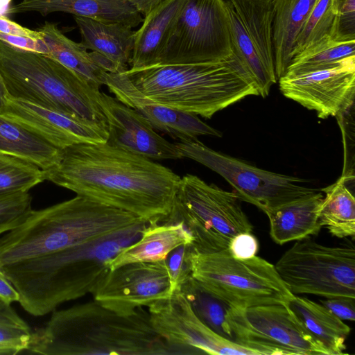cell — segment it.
Here are the masks:
<instances>
[{
	"instance_id": "cell-11",
	"label": "cell",
	"mask_w": 355,
	"mask_h": 355,
	"mask_svg": "<svg viewBox=\"0 0 355 355\" xmlns=\"http://www.w3.org/2000/svg\"><path fill=\"white\" fill-rule=\"evenodd\" d=\"M232 55L224 0H187L167 36L158 64L219 62Z\"/></svg>"
},
{
	"instance_id": "cell-28",
	"label": "cell",
	"mask_w": 355,
	"mask_h": 355,
	"mask_svg": "<svg viewBox=\"0 0 355 355\" xmlns=\"http://www.w3.org/2000/svg\"><path fill=\"white\" fill-rule=\"evenodd\" d=\"M61 150L0 114V153L31 162L43 171L56 165Z\"/></svg>"
},
{
	"instance_id": "cell-9",
	"label": "cell",
	"mask_w": 355,
	"mask_h": 355,
	"mask_svg": "<svg viewBox=\"0 0 355 355\" xmlns=\"http://www.w3.org/2000/svg\"><path fill=\"white\" fill-rule=\"evenodd\" d=\"M275 267L294 295L355 298V250L350 242L331 247L308 236L297 241Z\"/></svg>"
},
{
	"instance_id": "cell-24",
	"label": "cell",
	"mask_w": 355,
	"mask_h": 355,
	"mask_svg": "<svg viewBox=\"0 0 355 355\" xmlns=\"http://www.w3.org/2000/svg\"><path fill=\"white\" fill-rule=\"evenodd\" d=\"M323 196L320 190L268 211L272 239L282 245L317 234L322 227L318 216Z\"/></svg>"
},
{
	"instance_id": "cell-32",
	"label": "cell",
	"mask_w": 355,
	"mask_h": 355,
	"mask_svg": "<svg viewBox=\"0 0 355 355\" xmlns=\"http://www.w3.org/2000/svg\"><path fill=\"white\" fill-rule=\"evenodd\" d=\"M44 180V171L36 165L0 153V195L28 191Z\"/></svg>"
},
{
	"instance_id": "cell-30",
	"label": "cell",
	"mask_w": 355,
	"mask_h": 355,
	"mask_svg": "<svg viewBox=\"0 0 355 355\" xmlns=\"http://www.w3.org/2000/svg\"><path fill=\"white\" fill-rule=\"evenodd\" d=\"M180 291L202 322L218 335L236 343L230 305L205 291L190 276Z\"/></svg>"
},
{
	"instance_id": "cell-25",
	"label": "cell",
	"mask_w": 355,
	"mask_h": 355,
	"mask_svg": "<svg viewBox=\"0 0 355 355\" xmlns=\"http://www.w3.org/2000/svg\"><path fill=\"white\" fill-rule=\"evenodd\" d=\"M319 0H272V37L277 79L293 58L294 44L305 21Z\"/></svg>"
},
{
	"instance_id": "cell-16",
	"label": "cell",
	"mask_w": 355,
	"mask_h": 355,
	"mask_svg": "<svg viewBox=\"0 0 355 355\" xmlns=\"http://www.w3.org/2000/svg\"><path fill=\"white\" fill-rule=\"evenodd\" d=\"M278 80L285 97L316 112L319 118L339 116L354 103L355 55L333 68Z\"/></svg>"
},
{
	"instance_id": "cell-44",
	"label": "cell",
	"mask_w": 355,
	"mask_h": 355,
	"mask_svg": "<svg viewBox=\"0 0 355 355\" xmlns=\"http://www.w3.org/2000/svg\"><path fill=\"white\" fill-rule=\"evenodd\" d=\"M8 96V92L6 90L3 79L0 75V112L3 108Z\"/></svg>"
},
{
	"instance_id": "cell-10",
	"label": "cell",
	"mask_w": 355,
	"mask_h": 355,
	"mask_svg": "<svg viewBox=\"0 0 355 355\" xmlns=\"http://www.w3.org/2000/svg\"><path fill=\"white\" fill-rule=\"evenodd\" d=\"M175 144L182 157L217 173L233 187L241 201L255 205L265 214L320 191L306 185L304 179L257 168L217 152L198 139Z\"/></svg>"
},
{
	"instance_id": "cell-43",
	"label": "cell",
	"mask_w": 355,
	"mask_h": 355,
	"mask_svg": "<svg viewBox=\"0 0 355 355\" xmlns=\"http://www.w3.org/2000/svg\"><path fill=\"white\" fill-rule=\"evenodd\" d=\"M144 17L164 0H126Z\"/></svg>"
},
{
	"instance_id": "cell-37",
	"label": "cell",
	"mask_w": 355,
	"mask_h": 355,
	"mask_svg": "<svg viewBox=\"0 0 355 355\" xmlns=\"http://www.w3.org/2000/svg\"><path fill=\"white\" fill-rule=\"evenodd\" d=\"M188 245H182L167 256L166 259L168 266L172 292L180 291L182 284L190 276V272L186 261V253Z\"/></svg>"
},
{
	"instance_id": "cell-26",
	"label": "cell",
	"mask_w": 355,
	"mask_h": 355,
	"mask_svg": "<svg viewBox=\"0 0 355 355\" xmlns=\"http://www.w3.org/2000/svg\"><path fill=\"white\" fill-rule=\"evenodd\" d=\"M287 305L329 355L344 353L351 329L343 320L322 304L296 295Z\"/></svg>"
},
{
	"instance_id": "cell-8",
	"label": "cell",
	"mask_w": 355,
	"mask_h": 355,
	"mask_svg": "<svg viewBox=\"0 0 355 355\" xmlns=\"http://www.w3.org/2000/svg\"><path fill=\"white\" fill-rule=\"evenodd\" d=\"M240 201L234 191L187 174L181 178L171 212L161 222L182 223L191 236L190 248L196 252L223 250L235 236L253 230Z\"/></svg>"
},
{
	"instance_id": "cell-38",
	"label": "cell",
	"mask_w": 355,
	"mask_h": 355,
	"mask_svg": "<svg viewBox=\"0 0 355 355\" xmlns=\"http://www.w3.org/2000/svg\"><path fill=\"white\" fill-rule=\"evenodd\" d=\"M228 249L234 258L249 259L256 256L259 243L251 232H243L235 236L231 240Z\"/></svg>"
},
{
	"instance_id": "cell-27",
	"label": "cell",
	"mask_w": 355,
	"mask_h": 355,
	"mask_svg": "<svg viewBox=\"0 0 355 355\" xmlns=\"http://www.w3.org/2000/svg\"><path fill=\"white\" fill-rule=\"evenodd\" d=\"M49 51L48 56L72 70L80 78L96 87L105 85L107 73L80 44L65 36L57 24L46 21L37 29Z\"/></svg>"
},
{
	"instance_id": "cell-29",
	"label": "cell",
	"mask_w": 355,
	"mask_h": 355,
	"mask_svg": "<svg viewBox=\"0 0 355 355\" xmlns=\"http://www.w3.org/2000/svg\"><path fill=\"white\" fill-rule=\"evenodd\" d=\"M350 178L344 175L320 189L324 195L319 210V224L338 238H354L355 234V199L346 185Z\"/></svg>"
},
{
	"instance_id": "cell-6",
	"label": "cell",
	"mask_w": 355,
	"mask_h": 355,
	"mask_svg": "<svg viewBox=\"0 0 355 355\" xmlns=\"http://www.w3.org/2000/svg\"><path fill=\"white\" fill-rule=\"evenodd\" d=\"M0 75L8 96L107 125L100 88L42 53L0 40Z\"/></svg>"
},
{
	"instance_id": "cell-35",
	"label": "cell",
	"mask_w": 355,
	"mask_h": 355,
	"mask_svg": "<svg viewBox=\"0 0 355 355\" xmlns=\"http://www.w3.org/2000/svg\"><path fill=\"white\" fill-rule=\"evenodd\" d=\"M28 191L0 195V236L22 223L33 210Z\"/></svg>"
},
{
	"instance_id": "cell-12",
	"label": "cell",
	"mask_w": 355,
	"mask_h": 355,
	"mask_svg": "<svg viewBox=\"0 0 355 355\" xmlns=\"http://www.w3.org/2000/svg\"><path fill=\"white\" fill-rule=\"evenodd\" d=\"M232 50L266 97L277 81L272 37V0H227Z\"/></svg>"
},
{
	"instance_id": "cell-2",
	"label": "cell",
	"mask_w": 355,
	"mask_h": 355,
	"mask_svg": "<svg viewBox=\"0 0 355 355\" xmlns=\"http://www.w3.org/2000/svg\"><path fill=\"white\" fill-rule=\"evenodd\" d=\"M144 220L119 232L35 259L0 266L18 291L19 304L34 316L91 293L110 269L107 263L139 239Z\"/></svg>"
},
{
	"instance_id": "cell-42",
	"label": "cell",
	"mask_w": 355,
	"mask_h": 355,
	"mask_svg": "<svg viewBox=\"0 0 355 355\" xmlns=\"http://www.w3.org/2000/svg\"><path fill=\"white\" fill-rule=\"evenodd\" d=\"M19 294L0 268V300L11 304L19 302Z\"/></svg>"
},
{
	"instance_id": "cell-5",
	"label": "cell",
	"mask_w": 355,
	"mask_h": 355,
	"mask_svg": "<svg viewBox=\"0 0 355 355\" xmlns=\"http://www.w3.org/2000/svg\"><path fill=\"white\" fill-rule=\"evenodd\" d=\"M125 72L151 101L206 119L248 96L259 95L233 53L219 62L156 65Z\"/></svg>"
},
{
	"instance_id": "cell-1",
	"label": "cell",
	"mask_w": 355,
	"mask_h": 355,
	"mask_svg": "<svg viewBox=\"0 0 355 355\" xmlns=\"http://www.w3.org/2000/svg\"><path fill=\"white\" fill-rule=\"evenodd\" d=\"M44 173L78 196L157 222L171 212L181 180L169 168L106 142L61 150Z\"/></svg>"
},
{
	"instance_id": "cell-45",
	"label": "cell",
	"mask_w": 355,
	"mask_h": 355,
	"mask_svg": "<svg viewBox=\"0 0 355 355\" xmlns=\"http://www.w3.org/2000/svg\"><path fill=\"white\" fill-rule=\"evenodd\" d=\"M12 1V0H0V17H6L8 15Z\"/></svg>"
},
{
	"instance_id": "cell-14",
	"label": "cell",
	"mask_w": 355,
	"mask_h": 355,
	"mask_svg": "<svg viewBox=\"0 0 355 355\" xmlns=\"http://www.w3.org/2000/svg\"><path fill=\"white\" fill-rule=\"evenodd\" d=\"M148 308L155 331L177 354L256 355L252 350L225 339L210 329L196 315L181 291Z\"/></svg>"
},
{
	"instance_id": "cell-36",
	"label": "cell",
	"mask_w": 355,
	"mask_h": 355,
	"mask_svg": "<svg viewBox=\"0 0 355 355\" xmlns=\"http://www.w3.org/2000/svg\"><path fill=\"white\" fill-rule=\"evenodd\" d=\"M331 6L335 15L331 40L355 41V0H331Z\"/></svg>"
},
{
	"instance_id": "cell-20",
	"label": "cell",
	"mask_w": 355,
	"mask_h": 355,
	"mask_svg": "<svg viewBox=\"0 0 355 355\" xmlns=\"http://www.w3.org/2000/svg\"><path fill=\"white\" fill-rule=\"evenodd\" d=\"M28 12L43 16L67 12L103 22H120L132 28L144 20L126 0H22L10 6L8 15Z\"/></svg>"
},
{
	"instance_id": "cell-22",
	"label": "cell",
	"mask_w": 355,
	"mask_h": 355,
	"mask_svg": "<svg viewBox=\"0 0 355 355\" xmlns=\"http://www.w3.org/2000/svg\"><path fill=\"white\" fill-rule=\"evenodd\" d=\"M192 239L182 223L150 221L139 239L123 248L107 263L110 270L134 262L166 260L182 245L189 247Z\"/></svg>"
},
{
	"instance_id": "cell-34",
	"label": "cell",
	"mask_w": 355,
	"mask_h": 355,
	"mask_svg": "<svg viewBox=\"0 0 355 355\" xmlns=\"http://www.w3.org/2000/svg\"><path fill=\"white\" fill-rule=\"evenodd\" d=\"M334 19L331 0H319L297 35L293 58L322 38L331 37Z\"/></svg>"
},
{
	"instance_id": "cell-21",
	"label": "cell",
	"mask_w": 355,
	"mask_h": 355,
	"mask_svg": "<svg viewBox=\"0 0 355 355\" xmlns=\"http://www.w3.org/2000/svg\"><path fill=\"white\" fill-rule=\"evenodd\" d=\"M80 44L110 61L116 73L127 71L135 44L136 31L120 22H103L75 16Z\"/></svg>"
},
{
	"instance_id": "cell-18",
	"label": "cell",
	"mask_w": 355,
	"mask_h": 355,
	"mask_svg": "<svg viewBox=\"0 0 355 355\" xmlns=\"http://www.w3.org/2000/svg\"><path fill=\"white\" fill-rule=\"evenodd\" d=\"M99 103L107 125L109 145L152 160L183 158L175 143L159 135L139 112L101 92Z\"/></svg>"
},
{
	"instance_id": "cell-33",
	"label": "cell",
	"mask_w": 355,
	"mask_h": 355,
	"mask_svg": "<svg viewBox=\"0 0 355 355\" xmlns=\"http://www.w3.org/2000/svg\"><path fill=\"white\" fill-rule=\"evenodd\" d=\"M32 338L28 324L10 304L0 300V355H15L28 351Z\"/></svg>"
},
{
	"instance_id": "cell-3",
	"label": "cell",
	"mask_w": 355,
	"mask_h": 355,
	"mask_svg": "<svg viewBox=\"0 0 355 355\" xmlns=\"http://www.w3.org/2000/svg\"><path fill=\"white\" fill-rule=\"evenodd\" d=\"M28 351L44 355H178L140 307L121 315L96 300L55 311Z\"/></svg>"
},
{
	"instance_id": "cell-41",
	"label": "cell",
	"mask_w": 355,
	"mask_h": 355,
	"mask_svg": "<svg viewBox=\"0 0 355 355\" xmlns=\"http://www.w3.org/2000/svg\"><path fill=\"white\" fill-rule=\"evenodd\" d=\"M0 33L16 36L42 39V34L37 30L33 31L24 27L4 16L0 17Z\"/></svg>"
},
{
	"instance_id": "cell-13",
	"label": "cell",
	"mask_w": 355,
	"mask_h": 355,
	"mask_svg": "<svg viewBox=\"0 0 355 355\" xmlns=\"http://www.w3.org/2000/svg\"><path fill=\"white\" fill-rule=\"evenodd\" d=\"M236 343L257 355H329L306 329L287 304L231 306Z\"/></svg>"
},
{
	"instance_id": "cell-17",
	"label": "cell",
	"mask_w": 355,
	"mask_h": 355,
	"mask_svg": "<svg viewBox=\"0 0 355 355\" xmlns=\"http://www.w3.org/2000/svg\"><path fill=\"white\" fill-rule=\"evenodd\" d=\"M0 114L59 150L78 144L105 143L107 139L105 125L10 96Z\"/></svg>"
},
{
	"instance_id": "cell-7",
	"label": "cell",
	"mask_w": 355,
	"mask_h": 355,
	"mask_svg": "<svg viewBox=\"0 0 355 355\" xmlns=\"http://www.w3.org/2000/svg\"><path fill=\"white\" fill-rule=\"evenodd\" d=\"M186 261L190 277L202 289L234 308L288 304L295 295L275 266L260 257L236 259L228 248L202 253L189 246Z\"/></svg>"
},
{
	"instance_id": "cell-4",
	"label": "cell",
	"mask_w": 355,
	"mask_h": 355,
	"mask_svg": "<svg viewBox=\"0 0 355 355\" xmlns=\"http://www.w3.org/2000/svg\"><path fill=\"white\" fill-rule=\"evenodd\" d=\"M144 220L130 212L76 197L32 210L0 236V266L51 254L128 228Z\"/></svg>"
},
{
	"instance_id": "cell-19",
	"label": "cell",
	"mask_w": 355,
	"mask_h": 355,
	"mask_svg": "<svg viewBox=\"0 0 355 355\" xmlns=\"http://www.w3.org/2000/svg\"><path fill=\"white\" fill-rule=\"evenodd\" d=\"M105 85L119 101L143 115L155 130L180 141L196 140L199 136L220 137L222 135L196 114L151 101L135 87L125 71L107 72Z\"/></svg>"
},
{
	"instance_id": "cell-40",
	"label": "cell",
	"mask_w": 355,
	"mask_h": 355,
	"mask_svg": "<svg viewBox=\"0 0 355 355\" xmlns=\"http://www.w3.org/2000/svg\"><path fill=\"white\" fill-rule=\"evenodd\" d=\"M355 298L334 297L320 300V303L343 320L354 321Z\"/></svg>"
},
{
	"instance_id": "cell-31",
	"label": "cell",
	"mask_w": 355,
	"mask_h": 355,
	"mask_svg": "<svg viewBox=\"0 0 355 355\" xmlns=\"http://www.w3.org/2000/svg\"><path fill=\"white\" fill-rule=\"evenodd\" d=\"M353 55H355V41L338 42L326 37L295 56L284 76H293L333 68Z\"/></svg>"
},
{
	"instance_id": "cell-15",
	"label": "cell",
	"mask_w": 355,
	"mask_h": 355,
	"mask_svg": "<svg viewBox=\"0 0 355 355\" xmlns=\"http://www.w3.org/2000/svg\"><path fill=\"white\" fill-rule=\"evenodd\" d=\"M172 293L166 260L134 262L109 269L91 293L105 307L126 315Z\"/></svg>"
},
{
	"instance_id": "cell-23",
	"label": "cell",
	"mask_w": 355,
	"mask_h": 355,
	"mask_svg": "<svg viewBox=\"0 0 355 355\" xmlns=\"http://www.w3.org/2000/svg\"><path fill=\"white\" fill-rule=\"evenodd\" d=\"M187 0H164L143 20L136 31L130 70L158 64L159 58L169 31Z\"/></svg>"
},
{
	"instance_id": "cell-39",
	"label": "cell",
	"mask_w": 355,
	"mask_h": 355,
	"mask_svg": "<svg viewBox=\"0 0 355 355\" xmlns=\"http://www.w3.org/2000/svg\"><path fill=\"white\" fill-rule=\"evenodd\" d=\"M0 40L15 48L49 55L47 45L42 39L16 36L0 33Z\"/></svg>"
}]
</instances>
